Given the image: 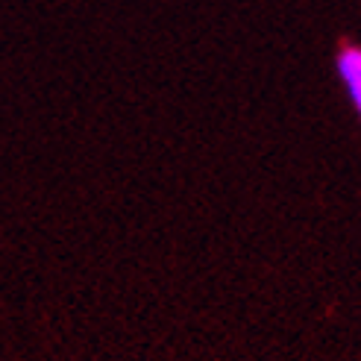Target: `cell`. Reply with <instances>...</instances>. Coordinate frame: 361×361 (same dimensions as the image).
I'll list each match as a JSON object with an SVG mask.
<instances>
[{
	"label": "cell",
	"mask_w": 361,
	"mask_h": 361,
	"mask_svg": "<svg viewBox=\"0 0 361 361\" xmlns=\"http://www.w3.org/2000/svg\"><path fill=\"white\" fill-rule=\"evenodd\" d=\"M332 65H335V77H338L341 92H344L353 115L361 123V42L341 39L335 47Z\"/></svg>",
	"instance_id": "cell-1"
}]
</instances>
